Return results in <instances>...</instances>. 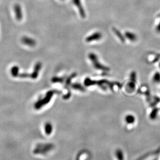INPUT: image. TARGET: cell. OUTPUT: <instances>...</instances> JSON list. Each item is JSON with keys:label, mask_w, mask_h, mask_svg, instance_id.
<instances>
[{"label": "cell", "mask_w": 160, "mask_h": 160, "mask_svg": "<svg viewBox=\"0 0 160 160\" xmlns=\"http://www.w3.org/2000/svg\"><path fill=\"white\" fill-rule=\"evenodd\" d=\"M89 58L92 61L93 66L96 69H99V70H102L103 71L110 70V69L107 67L104 66V65H102V64H100L98 60L97 57L95 55V54H94L93 53H91L89 55Z\"/></svg>", "instance_id": "obj_1"}, {"label": "cell", "mask_w": 160, "mask_h": 160, "mask_svg": "<svg viewBox=\"0 0 160 160\" xmlns=\"http://www.w3.org/2000/svg\"><path fill=\"white\" fill-rule=\"evenodd\" d=\"M55 93V91H50L47 93L45 97L43 99L41 100L40 101H38L36 102L35 105V107L36 109L41 108L42 107L44 106L50 102V100L52 98V95Z\"/></svg>", "instance_id": "obj_2"}, {"label": "cell", "mask_w": 160, "mask_h": 160, "mask_svg": "<svg viewBox=\"0 0 160 160\" xmlns=\"http://www.w3.org/2000/svg\"><path fill=\"white\" fill-rule=\"evenodd\" d=\"M102 34L101 33L99 32H96L91 34L90 36H88L86 39V41L88 42H91L93 41L99 40L102 38Z\"/></svg>", "instance_id": "obj_3"}, {"label": "cell", "mask_w": 160, "mask_h": 160, "mask_svg": "<svg viewBox=\"0 0 160 160\" xmlns=\"http://www.w3.org/2000/svg\"><path fill=\"white\" fill-rule=\"evenodd\" d=\"M22 41L24 44L28 45L29 46H34L36 44V42L34 40L27 36L23 37Z\"/></svg>", "instance_id": "obj_4"}, {"label": "cell", "mask_w": 160, "mask_h": 160, "mask_svg": "<svg viewBox=\"0 0 160 160\" xmlns=\"http://www.w3.org/2000/svg\"><path fill=\"white\" fill-rule=\"evenodd\" d=\"M42 65L41 63H38L36 65L33 72L30 75V77L32 79H36L39 75V71L41 68Z\"/></svg>", "instance_id": "obj_5"}, {"label": "cell", "mask_w": 160, "mask_h": 160, "mask_svg": "<svg viewBox=\"0 0 160 160\" xmlns=\"http://www.w3.org/2000/svg\"><path fill=\"white\" fill-rule=\"evenodd\" d=\"M52 124L50 123H47L45 125V130L47 135H50V133L52 132Z\"/></svg>", "instance_id": "obj_6"}, {"label": "cell", "mask_w": 160, "mask_h": 160, "mask_svg": "<svg viewBox=\"0 0 160 160\" xmlns=\"http://www.w3.org/2000/svg\"><path fill=\"white\" fill-rule=\"evenodd\" d=\"M19 68L17 67H14L11 70V73L14 77H18L19 75Z\"/></svg>", "instance_id": "obj_7"}, {"label": "cell", "mask_w": 160, "mask_h": 160, "mask_svg": "<svg viewBox=\"0 0 160 160\" xmlns=\"http://www.w3.org/2000/svg\"><path fill=\"white\" fill-rule=\"evenodd\" d=\"M72 87H73V88L75 89H77V90H79V91H85L84 88H83L82 86L80 85L79 84H78V83L73 84L72 85Z\"/></svg>", "instance_id": "obj_8"}, {"label": "cell", "mask_w": 160, "mask_h": 160, "mask_svg": "<svg viewBox=\"0 0 160 160\" xmlns=\"http://www.w3.org/2000/svg\"><path fill=\"white\" fill-rule=\"evenodd\" d=\"M126 121L129 124H132L134 122H135V118L132 116L131 115H128L125 118Z\"/></svg>", "instance_id": "obj_9"}, {"label": "cell", "mask_w": 160, "mask_h": 160, "mask_svg": "<svg viewBox=\"0 0 160 160\" xmlns=\"http://www.w3.org/2000/svg\"><path fill=\"white\" fill-rule=\"evenodd\" d=\"M116 155L119 160H124L123 153L121 150H117L116 152Z\"/></svg>", "instance_id": "obj_10"}, {"label": "cell", "mask_w": 160, "mask_h": 160, "mask_svg": "<svg viewBox=\"0 0 160 160\" xmlns=\"http://www.w3.org/2000/svg\"><path fill=\"white\" fill-rule=\"evenodd\" d=\"M113 31L114 32V33H116V36H118L119 39H120L122 41H124L123 37V36L121 34V33H120L119 30H118L116 28H113Z\"/></svg>", "instance_id": "obj_11"}, {"label": "cell", "mask_w": 160, "mask_h": 160, "mask_svg": "<svg viewBox=\"0 0 160 160\" xmlns=\"http://www.w3.org/2000/svg\"><path fill=\"white\" fill-rule=\"evenodd\" d=\"M63 81V79L59 77H55L52 79V82L56 83V82H61Z\"/></svg>", "instance_id": "obj_12"}]
</instances>
